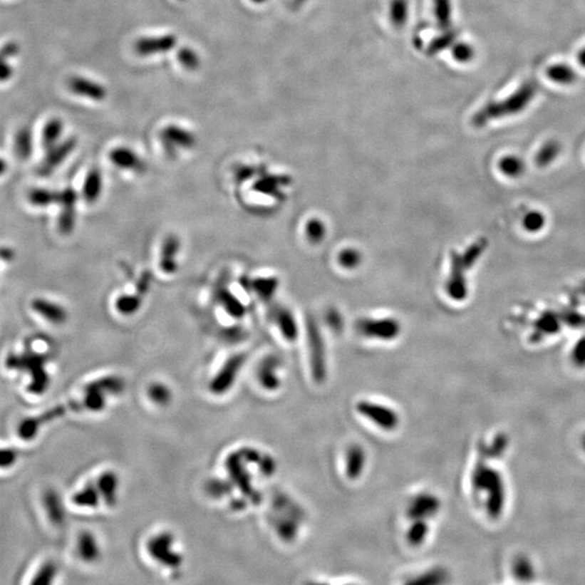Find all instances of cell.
<instances>
[{
	"mask_svg": "<svg viewBox=\"0 0 585 585\" xmlns=\"http://www.w3.org/2000/svg\"><path fill=\"white\" fill-rule=\"evenodd\" d=\"M561 152V145L557 140L552 139V140L545 141L537 152L536 157H534L537 166L541 168L547 167L555 162Z\"/></svg>",
	"mask_w": 585,
	"mask_h": 585,
	"instance_id": "cell-15",
	"label": "cell"
},
{
	"mask_svg": "<svg viewBox=\"0 0 585 585\" xmlns=\"http://www.w3.org/2000/svg\"><path fill=\"white\" fill-rule=\"evenodd\" d=\"M74 147L75 143L72 140L68 141V143H63V145H58V147H55L53 151L49 154V156H48L47 166H46V167L51 170V168L60 165V164L63 162L64 158L68 157V154L72 152Z\"/></svg>",
	"mask_w": 585,
	"mask_h": 585,
	"instance_id": "cell-25",
	"label": "cell"
},
{
	"mask_svg": "<svg viewBox=\"0 0 585 585\" xmlns=\"http://www.w3.org/2000/svg\"><path fill=\"white\" fill-rule=\"evenodd\" d=\"M279 282L276 278H258L255 280L249 281V287L252 291H255L262 301H269L276 294Z\"/></svg>",
	"mask_w": 585,
	"mask_h": 585,
	"instance_id": "cell-17",
	"label": "cell"
},
{
	"mask_svg": "<svg viewBox=\"0 0 585 585\" xmlns=\"http://www.w3.org/2000/svg\"><path fill=\"white\" fill-rule=\"evenodd\" d=\"M426 534H428V527H426V524H424V522L416 524V526H414L413 528H411V530H410V541H411V543H414V544H420V543L424 540Z\"/></svg>",
	"mask_w": 585,
	"mask_h": 585,
	"instance_id": "cell-38",
	"label": "cell"
},
{
	"mask_svg": "<svg viewBox=\"0 0 585 585\" xmlns=\"http://www.w3.org/2000/svg\"><path fill=\"white\" fill-rule=\"evenodd\" d=\"M256 1H264V0H256Z\"/></svg>",
	"mask_w": 585,
	"mask_h": 585,
	"instance_id": "cell-44",
	"label": "cell"
},
{
	"mask_svg": "<svg viewBox=\"0 0 585 585\" xmlns=\"http://www.w3.org/2000/svg\"><path fill=\"white\" fill-rule=\"evenodd\" d=\"M114 306L118 314L123 316H133L140 310L143 299L139 295L123 294L116 299Z\"/></svg>",
	"mask_w": 585,
	"mask_h": 585,
	"instance_id": "cell-20",
	"label": "cell"
},
{
	"mask_svg": "<svg viewBox=\"0 0 585 585\" xmlns=\"http://www.w3.org/2000/svg\"><path fill=\"white\" fill-rule=\"evenodd\" d=\"M110 160L114 166L123 170L137 172L143 167V161L138 154L128 147H116L110 154Z\"/></svg>",
	"mask_w": 585,
	"mask_h": 585,
	"instance_id": "cell-8",
	"label": "cell"
},
{
	"mask_svg": "<svg viewBox=\"0 0 585 585\" xmlns=\"http://www.w3.org/2000/svg\"><path fill=\"white\" fill-rule=\"evenodd\" d=\"M274 320L279 330L287 341H295L297 337V324L291 312L286 308L280 307L274 312Z\"/></svg>",
	"mask_w": 585,
	"mask_h": 585,
	"instance_id": "cell-12",
	"label": "cell"
},
{
	"mask_svg": "<svg viewBox=\"0 0 585 585\" xmlns=\"http://www.w3.org/2000/svg\"><path fill=\"white\" fill-rule=\"evenodd\" d=\"M358 411L362 415L385 430H393L399 425V416L390 408L372 401H362L358 405Z\"/></svg>",
	"mask_w": 585,
	"mask_h": 585,
	"instance_id": "cell-4",
	"label": "cell"
},
{
	"mask_svg": "<svg viewBox=\"0 0 585 585\" xmlns=\"http://www.w3.org/2000/svg\"><path fill=\"white\" fill-rule=\"evenodd\" d=\"M499 170L504 176L509 178H518L524 175L526 164L519 156L505 155L499 160Z\"/></svg>",
	"mask_w": 585,
	"mask_h": 585,
	"instance_id": "cell-18",
	"label": "cell"
},
{
	"mask_svg": "<svg viewBox=\"0 0 585 585\" xmlns=\"http://www.w3.org/2000/svg\"><path fill=\"white\" fill-rule=\"evenodd\" d=\"M46 507H47L48 514H49L50 519L55 524H61L63 522V509H62L61 502H60L59 497L55 492H47L45 497Z\"/></svg>",
	"mask_w": 585,
	"mask_h": 585,
	"instance_id": "cell-24",
	"label": "cell"
},
{
	"mask_svg": "<svg viewBox=\"0 0 585 585\" xmlns=\"http://www.w3.org/2000/svg\"><path fill=\"white\" fill-rule=\"evenodd\" d=\"M38 312H41L46 319L53 323H63L66 320V311L55 303H50V301H39L35 305Z\"/></svg>",
	"mask_w": 585,
	"mask_h": 585,
	"instance_id": "cell-21",
	"label": "cell"
},
{
	"mask_svg": "<svg viewBox=\"0 0 585 585\" xmlns=\"http://www.w3.org/2000/svg\"><path fill=\"white\" fill-rule=\"evenodd\" d=\"M79 554L85 561H93L97 556V543L95 539L89 534H84L79 538Z\"/></svg>",
	"mask_w": 585,
	"mask_h": 585,
	"instance_id": "cell-27",
	"label": "cell"
},
{
	"mask_svg": "<svg viewBox=\"0 0 585 585\" xmlns=\"http://www.w3.org/2000/svg\"><path fill=\"white\" fill-rule=\"evenodd\" d=\"M103 191V177L99 170H93L88 172L83 187V197L88 203H95L101 197Z\"/></svg>",
	"mask_w": 585,
	"mask_h": 585,
	"instance_id": "cell-11",
	"label": "cell"
},
{
	"mask_svg": "<svg viewBox=\"0 0 585 585\" xmlns=\"http://www.w3.org/2000/svg\"><path fill=\"white\" fill-rule=\"evenodd\" d=\"M578 62L582 68H585V47H583L582 49L579 51Z\"/></svg>",
	"mask_w": 585,
	"mask_h": 585,
	"instance_id": "cell-42",
	"label": "cell"
},
{
	"mask_svg": "<svg viewBox=\"0 0 585 585\" xmlns=\"http://www.w3.org/2000/svg\"><path fill=\"white\" fill-rule=\"evenodd\" d=\"M281 183H283L282 179L274 176L266 177V178L259 179L254 185V189L257 192L274 195L280 190Z\"/></svg>",
	"mask_w": 585,
	"mask_h": 585,
	"instance_id": "cell-28",
	"label": "cell"
},
{
	"mask_svg": "<svg viewBox=\"0 0 585 585\" xmlns=\"http://www.w3.org/2000/svg\"><path fill=\"white\" fill-rule=\"evenodd\" d=\"M545 224H547V218L544 214L539 210H531L527 212L522 219V227L529 233L540 232L544 228Z\"/></svg>",
	"mask_w": 585,
	"mask_h": 585,
	"instance_id": "cell-23",
	"label": "cell"
},
{
	"mask_svg": "<svg viewBox=\"0 0 585 585\" xmlns=\"http://www.w3.org/2000/svg\"><path fill=\"white\" fill-rule=\"evenodd\" d=\"M308 337H309L310 351H311L312 370L320 378L324 372V346L318 326L314 321L308 323Z\"/></svg>",
	"mask_w": 585,
	"mask_h": 585,
	"instance_id": "cell-7",
	"label": "cell"
},
{
	"mask_svg": "<svg viewBox=\"0 0 585 585\" xmlns=\"http://www.w3.org/2000/svg\"><path fill=\"white\" fill-rule=\"evenodd\" d=\"M547 76L551 82L561 85V86H569V85L574 84L578 78L574 68L565 63H556L549 66L547 70Z\"/></svg>",
	"mask_w": 585,
	"mask_h": 585,
	"instance_id": "cell-13",
	"label": "cell"
},
{
	"mask_svg": "<svg viewBox=\"0 0 585 585\" xmlns=\"http://www.w3.org/2000/svg\"><path fill=\"white\" fill-rule=\"evenodd\" d=\"M357 328L364 336L389 341L398 336L400 332V324L390 318L362 319L358 321Z\"/></svg>",
	"mask_w": 585,
	"mask_h": 585,
	"instance_id": "cell-3",
	"label": "cell"
},
{
	"mask_svg": "<svg viewBox=\"0 0 585 585\" xmlns=\"http://www.w3.org/2000/svg\"><path fill=\"white\" fill-rule=\"evenodd\" d=\"M435 14L441 28H449L451 21V0H435Z\"/></svg>",
	"mask_w": 585,
	"mask_h": 585,
	"instance_id": "cell-29",
	"label": "cell"
},
{
	"mask_svg": "<svg viewBox=\"0 0 585 585\" xmlns=\"http://www.w3.org/2000/svg\"><path fill=\"white\" fill-rule=\"evenodd\" d=\"M474 56V48L468 45V43H457V45L453 48V57H455L457 61L462 62V63L470 62V60H472Z\"/></svg>",
	"mask_w": 585,
	"mask_h": 585,
	"instance_id": "cell-35",
	"label": "cell"
},
{
	"mask_svg": "<svg viewBox=\"0 0 585 585\" xmlns=\"http://www.w3.org/2000/svg\"><path fill=\"white\" fill-rule=\"evenodd\" d=\"M56 574H57V567L55 564L47 563L41 568L34 580L32 581V584L46 585L50 584L52 581L55 580Z\"/></svg>",
	"mask_w": 585,
	"mask_h": 585,
	"instance_id": "cell-31",
	"label": "cell"
},
{
	"mask_svg": "<svg viewBox=\"0 0 585 585\" xmlns=\"http://www.w3.org/2000/svg\"><path fill=\"white\" fill-rule=\"evenodd\" d=\"M181 244L178 237L170 235L162 245L160 268L165 274H174L178 269V257Z\"/></svg>",
	"mask_w": 585,
	"mask_h": 585,
	"instance_id": "cell-6",
	"label": "cell"
},
{
	"mask_svg": "<svg viewBox=\"0 0 585 585\" xmlns=\"http://www.w3.org/2000/svg\"><path fill=\"white\" fill-rule=\"evenodd\" d=\"M339 264L343 267L348 268V269H353L357 267L358 264L361 262V255L359 252L353 249H345L341 252L338 256Z\"/></svg>",
	"mask_w": 585,
	"mask_h": 585,
	"instance_id": "cell-33",
	"label": "cell"
},
{
	"mask_svg": "<svg viewBox=\"0 0 585 585\" xmlns=\"http://www.w3.org/2000/svg\"><path fill=\"white\" fill-rule=\"evenodd\" d=\"M467 271L457 252H453L451 254V270L447 282V294L453 301H462L467 297V280L465 276Z\"/></svg>",
	"mask_w": 585,
	"mask_h": 585,
	"instance_id": "cell-5",
	"label": "cell"
},
{
	"mask_svg": "<svg viewBox=\"0 0 585 585\" xmlns=\"http://www.w3.org/2000/svg\"><path fill=\"white\" fill-rule=\"evenodd\" d=\"M390 16L393 24L397 25V26L405 24L408 16L407 0H393Z\"/></svg>",
	"mask_w": 585,
	"mask_h": 585,
	"instance_id": "cell-30",
	"label": "cell"
},
{
	"mask_svg": "<svg viewBox=\"0 0 585 585\" xmlns=\"http://www.w3.org/2000/svg\"><path fill=\"white\" fill-rule=\"evenodd\" d=\"M18 452L14 449H0V468L11 467L18 460Z\"/></svg>",
	"mask_w": 585,
	"mask_h": 585,
	"instance_id": "cell-37",
	"label": "cell"
},
{
	"mask_svg": "<svg viewBox=\"0 0 585 585\" xmlns=\"http://www.w3.org/2000/svg\"><path fill=\"white\" fill-rule=\"evenodd\" d=\"M455 38V33H447L445 36L440 37L438 41H434L430 49L433 50V52L441 51V50L445 49V47H449V46L453 43Z\"/></svg>",
	"mask_w": 585,
	"mask_h": 585,
	"instance_id": "cell-39",
	"label": "cell"
},
{
	"mask_svg": "<svg viewBox=\"0 0 585 585\" xmlns=\"http://www.w3.org/2000/svg\"><path fill=\"white\" fill-rule=\"evenodd\" d=\"M71 90L76 95H83V97L93 98V99H100L104 95V90L93 82H90L88 79L81 78L76 77L73 78L70 83Z\"/></svg>",
	"mask_w": 585,
	"mask_h": 585,
	"instance_id": "cell-16",
	"label": "cell"
},
{
	"mask_svg": "<svg viewBox=\"0 0 585 585\" xmlns=\"http://www.w3.org/2000/svg\"><path fill=\"white\" fill-rule=\"evenodd\" d=\"M574 355H576V359L580 360V361H583V360L585 359V338L579 341L576 347V351H574Z\"/></svg>",
	"mask_w": 585,
	"mask_h": 585,
	"instance_id": "cell-41",
	"label": "cell"
},
{
	"mask_svg": "<svg viewBox=\"0 0 585 585\" xmlns=\"http://www.w3.org/2000/svg\"><path fill=\"white\" fill-rule=\"evenodd\" d=\"M63 200L64 212L61 218V228L63 232H68L74 224V207L76 202V195L73 191L66 190L62 195Z\"/></svg>",
	"mask_w": 585,
	"mask_h": 585,
	"instance_id": "cell-22",
	"label": "cell"
},
{
	"mask_svg": "<svg viewBox=\"0 0 585 585\" xmlns=\"http://www.w3.org/2000/svg\"><path fill=\"white\" fill-rule=\"evenodd\" d=\"M63 125L59 120H51L46 124L43 131V143L45 147H52L61 137Z\"/></svg>",
	"mask_w": 585,
	"mask_h": 585,
	"instance_id": "cell-26",
	"label": "cell"
},
{
	"mask_svg": "<svg viewBox=\"0 0 585 585\" xmlns=\"http://www.w3.org/2000/svg\"><path fill=\"white\" fill-rule=\"evenodd\" d=\"M16 150L21 156H26L30 154L32 150V137H31L30 131L26 129H23L18 134L16 137Z\"/></svg>",
	"mask_w": 585,
	"mask_h": 585,
	"instance_id": "cell-34",
	"label": "cell"
},
{
	"mask_svg": "<svg viewBox=\"0 0 585 585\" xmlns=\"http://www.w3.org/2000/svg\"><path fill=\"white\" fill-rule=\"evenodd\" d=\"M243 362H244V357L243 356H234V357L231 358L229 359V361L224 364V368L222 370L220 371V373L218 374L217 378H216L215 384L218 385V386H227V385L230 383V385L232 384L233 380H234L235 376H237V372L240 371L241 366H242Z\"/></svg>",
	"mask_w": 585,
	"mask_h": 585,
	"instance_id": "cell-19",
	"label": "cell"
},
{
	"mask_svg": "<svg viewBox=\"0 0 585 585\" xmlns=\"http://www.w3.org/2000/svg\"><path fill=\"white\" fill-rule=\"evenodd\" d=\"M537 87L534 83H524L517 90L502 101L491 102L475 114L472 118L476 127H484L492 120L516 115L528 108L536 97Z\"/></svg>",
	"mask_w": 585,
	"mask_h": 585,
	"instance_id": "cell-1",
	"label": "cell"
},
{
	"mask_svg": "<svg viewBox=\"0 0 585 585\" xmlns=\"http://www.w3.org/2000/svg\"><path fill=\"white\" fill-rule=\"evenodd\" d=\"M34 199L36 200L37 205H47L51 203L55 199V195H52L49 191H37L36 195H34Z\"/></svg>",
	"mask_w": 585,
	"mask_h": 585,
	"instance_id": "cell-40",
	"label": "cell"
},
{
	"mask_svg": "<svg viewBox=\"0 0 585 585\" xmlns=\"http://www.w3.org/2000/svg\"><path fill=\"white\" fill-rule=\"evenodd\" d=\"M561 318V321L567 323L568 326L572 328H582L585 326V316L574 311V310L566 309L559 314Z\"/></svg>",
	"mask_w": 585,
	"mask_h": 585,
	"instance_id": "cell-36",
	"label": "cell"
},
{
	"mask_svg": "<svg viewBox=\"0 0 585 585\" xmlns=\"http://www.w3.org/2000/svg\"><path fill=\"white\" fill-rule=\"evenodd\" d=\"M580 291L583 295H585V281L582 283V284H581Z\"/></svg>",
	"mask_w": 585,
	"mask_h": 585,
	"instance_id": "cell-43",
	"label": "cell"
},
{
	"mask_svg": "<svg viewBox=\"0 0 585 585\" xmlns=\"http://www.w3.org/2000/svg\"><path fill=\"white\" fill-rule=\"evenodd\" d=\"M216 301L220 307L231 316V318L241 319L247 314L244 304L232 294L229 289H219L216 293Z\"/></svg>",
	"mask_w": 585,
	"mask_h": 585,
	"instance_id": "cell-9",
	"label": "cell"
},
{
	"mask_svg": "<svg viewBox=\"0 0 585 585\" xmlns=\"http://www.w3.org/2000/svg\"><path fill=\"white\" fill-rule=\"evenodd\" d=\"M561 318L559 314H555L551 310L543 312L536 323H534V334L536 338L552 335L561 330Z\"/></svg>",
	"mask_w": 585,
	"mask_h": 585,
	"instance_id": "cell-10",
	"label": "cell"
},
{
	"mask_svg": "<svg viewBox=\"0 0 585 585\" xmlns=\"http://www.w3.org/2000/svg\"><path fill=\"white\" fill-rule=\"evenodd\" d=\"M164 140L166 145L179 149H191L195 145V139L192 134L176 127L166 129L164 133Z\"/></svg>",
	"mask_w": 585,
	"mask_h": 585,
	"instance_id": "cell-14",
	"label": "cell"
},
{
	"mask_svg": "<svg viewBox=\"0 0 585 585\" xmlns=\"http://www.w3.org/2000/svg\"><path fill=\"white\" fill-rule=\"evenodd\" d=\"M306 233L312 243L321 242L326 235V227L322 224L321 220L312 219L306 226Z\"/></svg>",
	"mask_w": 585,
	"mask_h": 585,
	"instance_id": "cell-32",
	"label": "cell"
},
{
	"mask_svg": "<svg viewBox=\"0 0 585 585\" xmlns=\"http://www.w3.org/2000/svg\"><path fill=\"white\" fill-rule=\"evenodd\" d=\"M46 362L47 359L43 356L28 351L25 355L10 357L7 366L16 370L28 371L33 378L29 390L35 395H41L49 387V376L45 370Z\"/></svg>",
	"mask_w": 585,
	"mask_h": 585,
	"instance_id": "cell-2",
	"label": "cell"
}]
</instances>
